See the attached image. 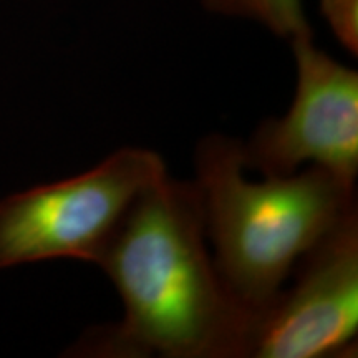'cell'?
<instances>
[{
    "instance_id": "4",
    "label": "cell",
    "mask_w": 358,
    "mask_h": 358,
    "mask_svg": "<svg viewBox=\"0 0 358 358\" xmlns=\"http://www.w3.org/2000/svg\"><path fill=\"white\" fill-rule=\"evenodd\" d=\"M290 42L297 65L292 106L282 118L264 120L243 143L244 168L279 178L310 163L357 182L358 73L317 48L312 34Z\"/></svg>"
},
{
    "instance_id": "3",
    "label": "cell",
    "mask_w": 358,
    "mask_h": 358,
    "mask_svg": "<svg viewBox=\"0 0 358 358\" xmlns=\"http://www.w3.org/2000/svg\"><path fill=\"white\" fill-rule=\"evenodd\" d=\"M168 174L156 151L127 146L77 176L0 201V268L103 250L143 191Z\"/></svg>"
},
{
    "instance_id": "2",
    "label": "cell",
    "mask_w": 358,
    "mask_h": 358,
    "mask_svg": "<svg viewBox=\"0 0 358 358\" xmlns=\"http://www.w3.org/2000/svg\"><path fill=\"white\" fill-rule=\"evenodd\" d=\"M194 164L214 266L254 315L274 301L308 250L357 213L355 182L325 168L245 179L243 141L236 138H203Z\"/></svg>"
},
{
    "instance_id": "6",
    "label": "cell",
    "mask_w": 358,
    "mask_h": 358,
    "mask_svg": "<svg viewBox=\"0 0 358 358\" xmlns=\"http://www.w3.org/2000/svg\"><path fill=\"white\" fill-rule=\"evenodd\" d=\"M203 3L208 10L222 15L256 20L284 38L312 34L302 0H203Z\"/></svg>"
},
{
    "instance_id": "5",
    "label": "cell",
    "mask_w": 358,
    "mask_h": 358,
    "mask_svg": "<svg viewBox=\"0 0 358 358\" xmlns=\"http://www.w3.org/2000/svg\"><path fill=\"white\" fill-rule=\"evenodd\" d=\"M254 315L245 358L342 357L358 332V211L313 245Z\"/></svg>"
},
{
    "instance_id": "1",
    "label": "cell",
    "mask_w": 358,
    "mask_h": 358,
    "mask_svg": "<svg viewBox=\"0 0 358 358\" xmlns=\"http://www.w3.org/2000/svg\"><path fill=\"white\" fill-rule=\"evenodd\" d=\"M96 266L118 290L123 319L88 332L75 355L245 358L254 313L219 277L194 181L166 174L143 191Z\"/></svg>"
},
{
    "instance_id": "7",
    "label": "cell",
    "mask_w": 358,
    "mask_h": 358,
    "mask_svg": "<svg viewBox=\"0 0 358 358\" xmlns=\"http://www.w3.org/2000/svg\"><path fill=\"white\" fill-rule=\"evenodd\" d=\"M320 10L335 38L348 52H358V0H320Z\"/></svg>"
}]
</instances>
